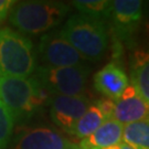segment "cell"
<instances>
[{"mask_svg": "<svg viewBox=\"0 0 149 149\" xmlns=\"http://www.w3.org/2000/svg\"><path fill=\"white\" fill-rule=\"evenodd\" d=\"M60 33L84 59L88 61L96 62L101 60L108 48L109 34L106 22L80 13L70 17L60 30Z\"/></svg>", "mask_w": 149, "mask_h": 149, "instance_id": "cell-1", "label": "cell"}, {"mask_svg": "<svg viewBox=\"0 0 149 149\" xmlns=\"http://www.w3.org/2000/svg\"><path fill=\"white\" fill-rule=\"evenodd\" d=\"M70 11V6L60 1L16 2L9 12V20L20 33L40 34L59 26Z\"/></svg>", "mask_w": 149, "mask_h": 149, "instance_id": "cell-2", "label": "cell"}, {"mask_svg": "<svg viewBox=\"0 0 149 149\" xmlns=\"http://www.w3.org/2000/svg\"><path fill=\"white\" fill-rule=\"evenodd\" d=\"M49 93L37 77L0 76V101L13 120L29 118L47 101Z\"/></svg>", "mask_w": 149, "mask_h": 149, "instance_id": "cell-3", "label": "cell"}, {"mask_svg": "<svg viewBox=\"0 0 149 149\" xmlns=\"http://www.w3.org/2000/svg\"><path fill=\"white\" fill-rule=\"evenodd\" d=\"M36 70L31 40L10 28L0 29V76L30 77Z\"/></svg>", "mask_w": 149, "mask_h": 149, "instance_id": "cell-4", "label": "cell"}, {"mask_svg": "<svg viewBox=\"0 0 149 149\" xmlns=\"http://www.w3.org/2000/svg\"><path fill=\"white\" fill-rule=\"evenodd\" d=\"M38 81L42 87L52 96L83 95L90 69L86 65L65 68H37Z\"/></svg>", "mask_w": 149, "mask_h": 149, "instance_id": "cell-5", "label": "cell"}, {"mask_svg": "<svg viewBox=\"0 0 149 149\" xmlns=\"http://www.w3.org/2000/svg\"><path fill=\"white\" fill-rule=\"evenodd\" d=\"M38 52L44 65L49 68H65L85 65L86 60L64 39L60 31H50L42 36Z\"/></svg>", "mask_w": 149, "mask_h": 149, "instance_id": "cell-6", "label": "cell"}, {"mask_svg": "<svg viewBox=\"0 0 149 149\" xmlns=\"http://www.w3.org/2000/svg\"><path fill=\"white\" fill-rule=\"evenodd\" d=\"M144 17V2L140 0L112 1L111 29L117 42L130 41L139 29Z\"/></svg>", "mask_w": 149, "mask_h": 149, "instance_id": "cell-7", "label": "cell"}, {"mask_svg": "<svg viewBox=\"0 0 149 149\" xmlns=\"http://www.w3.org/2000/svg\"><path fill=\"white\" fill-rule=\"evenodd\" d=\"M92 102L86 95H54L50 98V116L58 127L68 134L77 123Z\"/></svg>", "mask_w": 149, "mask_h": 149, "instance_id": "cell-8", "label": "cell"}, {"mask_svg": "<svg viewBox=\"0 0 149 149\" xmlns=\"http://www.w3.org/2000/svg\"><path fill=\"white\" fill-rule=\"evenodd\" d=\"M12 149H81L79 144L47 127L28 129L17 138Z\"/></svg>", "mask_w": 149, "mask_h": 149, "instance_id": "cell-9", "label": "cell"}, {"mask_svg": "<svg viewBox=\"0 0 149 149\" xmlns=\"http://www.w3.org/2000/svg\"><path fill=\"white\" fill-rule=\"evenodd\" d=\"M114 102L113 118L123 126L149 118V104L140 97L130 84L117 101Z\"/></svg>", "mask_w": 149, "mask_h": 149, "instance_id": "cell-10", "label": "cell"}, {"mask_svg": "<svg viewBox=\"0 0 149 149\" xmlns=\"http://www.w3.org/2000/svg\"><path fill=\"white\" fill-rule=\"evenodd\" d=\"M94 87L105 98L117 101L129 85L125 70L117 62H109L94 75Z\"/></svg>", "mask_w": 149, "mask_h": 149, "instance_id": "cell-11", "label": "cell"}, {"mask_svg": "<svg viewBox=\"0 0 149 149\" xmlns=\"http://www.w3.org/2000/svg\"><path fill=\"white\" fill-rule=\"evenodd\" d=\"M130 85L149 104V49H136L129 58Z\"/></svg>", "mask_w": 149, "mask_h": 149, "instance_id": "cell-12", "label": "cell"}, {"mask_svg": "<svg viewBox=\"0 0 149 149\" xmlns=\"http://www.w3.org/2000/svg\"><path fill=\"white\" fill-rule=\"evenodd\" d=\"M124 126L114 118H109L88 137L82 139L81 149H105L123 140Z\"/></svg>", "mask_w": 149, "mask_h": 149, "instance_id": "cell-13", "label": "cell"}, {"mask_svg": "<svg viewBox=\"0 0 149 149\" xmlns=\"http://www.w3.org/2000/svg\"><path fill=\"white\" fill-rule=\"evenodd\" d=\"M107 119H109V117L102 109L98 102L96 101L94 103H91L84 115L72 128L70 135H73L76 138L84 139L92 135L97 128L101 127Z\"/></svg>", "mask_w": 149, "mask_h": 149, "instance_id": "cell-14", "label": "cell"}, {"mask_svg": "<svg viewBox=\"0 0 149 149\" xmlns=\"http://www.w3.org/2000/svg\"><path fill=\"white\" fill-rule=\"evenodd\" d=\"M80 15L106 22L109 20L112 1L109 0H76L72 2Z\"/></svg>", "mask_w": 149, "mask_h": 149, "instance_id": "cell-15", "label": "cell"}, {"mask_svg": "<svg viewBox=\"0 0 149 149\" xmlns=\"http://www.w3.org/2000/svg\"><path fill=\"white\" fill-rule=\"evenodd\" d=\"M123 140L138 149H149V118L124 126Z\"/></svg>", "mask_w": 149, "mask_h": 149, "instance_id": "cell-16", "label": "cell"}, {"mask_svg": "<svg viewBox=\"0 0 149 149\" xmlns=\"http://www.w3.org/2000/svg\"><path fill=\"white\" fill-rule=\"evenodd\" d=\"M13 117L8 108L0 101V149H5L12 135L13 130Z\"/></svg>", "mask_w": 149, "mask_h": 149, "instance_id": "cell-17", "label": "cell"}, {"mask_svg": "<svg viewBox=\"0 0 149 149\" xmlns=\"http://www.w3.org/2000/svg\"><path fill=\"white\" fill-rule=\"evenodd\" d=\"M15 3L16 1H12V0H0V21L5 20L7 18Z\"/></svg>", "mask_w": 149, "mask_h": 149, "instance_id": "cell-18", "label": "cell"}, {"mask_svg": "<svg viewBox=\"0 0 149 149\" xmlns=\"http://www.w3.org/2000/svg\"><path fill=\"white\" fill-rule=\"evenodd\" d=\"M105 149H138V148H136V147L132 146L130 144H128V143H126V141L122 140V141L118 143L117 145H114V146H111V147H107V148H105Z\"/></svg>", "mask_w": 149, "mask_h": 149, "instance_id": "cell-19", "label": "cell"}]
</instances>
